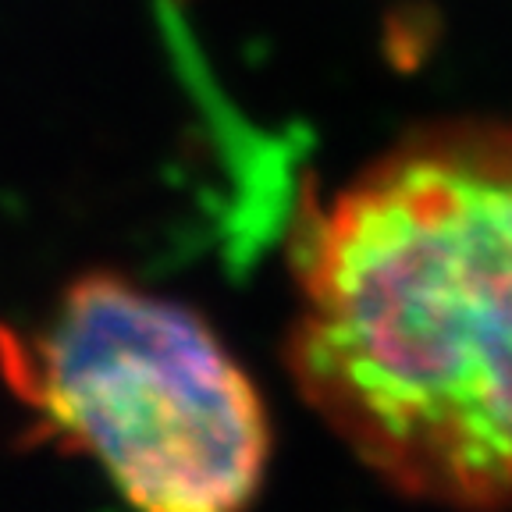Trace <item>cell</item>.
Returning <instances> with one entry per match:
<instances>
[{"label":"cell","mask_w":512,"mask_h":512,"mask_svg":"<svg viewBox=\"0 0 512 512\" xmlns=\"http://www.w3.org/2000/svg\"><path fill=\"white\" fill-rule=\"evenodd\" d=\"M288 367L381 480L512 505V125L445 121L310 203Z\"/></svg>","instance_id":"cell-1"},{"label":"cell","mask_w":512,"mask_h":512,"mask_svg":"<svg viewBox=\"0 0 512 512\" xmlns=\"http://www.w3.org/2000/svg\"><path fill=\"white\" fill-rule=\"evenodd\" d=\"M0 381L29 441L93 459L150 512H232L256 498L271 424L246 370L182 303L86 274L18 331L0 324Z\"/></svg>","instance_id":"cell-2"}]
</instances>
